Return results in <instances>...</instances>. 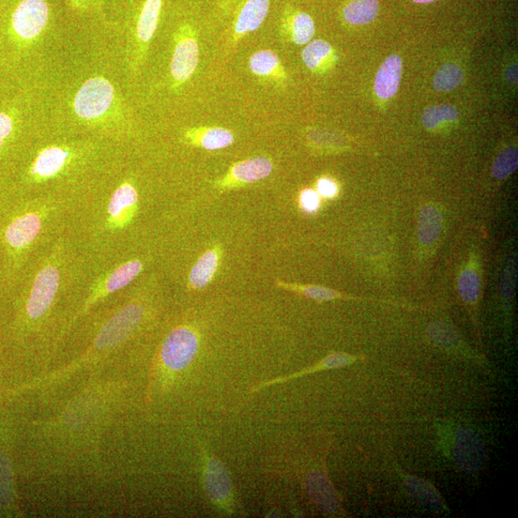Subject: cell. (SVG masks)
<instances>
[{
	"mask_svg": "<svg viewBox=\"0 0 518 518\" xmlns=\"http://www.w3.org/2000/svg\"><path fill=\"white\" fill-rule=\"evenodd\" d=\"M457 291L475 328L477 340L481 342L478 313L483 293V267L476 249L468 252L457 273Z\"/></svg>",
	"mask_w": 518,
	"mask_h": 518,
	"instance_id": "6",
	"label": "cell"
},
{
	"mask_svg": "<svg viewBox=\"0 0 518 518\" xmlns=\"http://www.w3.org/2000/svg\"><path fill=\"white\" fill-rule=\"evenodd\" d=\"M0 287L8 288L3 276L2 270H0Z\"/></svg>",
	"mask_w": 518,
	"mask_h": 518,
	"instance_id": "36",
	"label": "cell"
},
{
	"mask_svg": "<svg viewBox=\"0 0 518 518\" xmlns=\"http://www.w3.org/2000/svg\"><path fill=\"white\" fill-rule=\"evenodd\" d=\"M362 358H364V356H354L347 353H332L324 357L322 360H319L316 364L310 365V367L303 369L300 372L294 373L292 375L273 378L269 381H264V383L259 384L257 386H255L252 390V393H257L264 388H268L273 385L282 384L287 383V381L301 378L308 375H312L315 373L328 370L345 368L347 367V365H353L360 361Z\"/></svg>",
	"mask_w": 518,
	"mask_h": 518,
	"instance_id": "21",
	"label": "cell"
},
{
	"mask_svg": "<svg viewBox=\"0 0 518 518\" xmlns=\"http://www.w3.org/2000/svg\"><path fill=\"white\" fill-rule=\"evenodd\" d=\"M236 0H221V8L223 11L230 10Z\"/></svg>",
	"mask_w": 518,
	"mask_h": 518,
	"instance_id": "34",
	"label": "cell"
},
{
	"mask_svg": "<svg viewBox=\"0 0 518 518\" xmlns=\"http://www.w3.org/2000/svg\"><path fill=\"white\" fill-rule=\"evenodd\" d=\"M49 21L47 0H22L12 14L11 26L20 40L32 42L42 34Z\"/></svg>",
	"mask_w": 518,
	"mask_h": 518,
	"instance_id": "9",
	"label": "cell"
},
{
	"mask_svg": "<svg viewBox=\"0 0 518 518\" xmlns=\"http://www.w3.org/2000/svg\"><path fill=\"white\" fill-rule=\"evenodd\" d=\"M182 139L190 146L217 151L233 145L235 134L224 127L196 126L186 129L182 133Z\"/></svg>",
	"mask_w": 518,
	"mask_h": 518,
	"instance_id": "20",
	"label": "cell"
},
{
	"mask_svg": "<svg viewBox=\"0 0 518 518\" xmlns=\"http://www.w3.org/2000/svg\"><path fill=\"white\" fill-rule=\"evenodd\" d=\"M251 72L262 82L278 88H284L288 75L277 53L270 50L254 52L249 59Z\"/></svg>",
	"mask_w": 518,
	"mask_h": 518,
	"instance_id": "18",
	"label": "cell"
},
{
	"mask_svg": "<svg viewBox=\"0 0 518 518\" xmlns=\"http://www.w3.org/2000/svg\"><path fill=\"white\" fill-rule=\"evenodd\" d=\"M328 452V448L322 450L321 454L314 456L313 463L301 464V467L303 470L299 476L302 477L304 490L319 511L328 514L341 515L345 511L342 509L338 493L328 477L326 466Z\"/></svg>",
	"mask_w": 518,
	"mask_h": 518,
	"instance_id": "4",
	"label": "cell"
},
{
	"mask_svg": "<svg viewBox=\"0 0 518 518\" xmlns=\"http://www.w3.org/2000/svg\"><path fill=\"white\" fill-rule=\"evenodd\" d=\"M270 10V0H244L232 24L228 51L235 50L239 42L256 32L265 22Z\"/></svg>",
	"mask_w": 518,
	"mask_h": 518,
	"instance_id": "12",
	"label": "cell"
},
{
	"mask_svg": "<svg viewBox=\"0 0 518 518\" xmlns=\"http://www.w3.org/2000/svg\"><path fill=\"white\" fill-rule=\"evenodd\" d=\"M273 170V162L266 157L244 160L233 164L222 178L213 182V186L221 191L245 188L266 179Z\"/></svg>",
	"mask_w": 518,
	"mask_h": 518,
	"instance_id": "11",
	"label": "cell"
},
{
	"mask_svg": "<svg viewBox=\"0 0 518 518\" xmlns=\"http://www.w3.org/2000/svg\"><path fill=\"white\" fill-rule=\"evenodd\" d=\"M377 13V0H353L344 8L343 16L349 24L361 25L372 23Z\"/></svg>",
	"mask_w": 518,
	"mask_h": 518,
	"instance_id": "26",
	"label": "cell"
},
{
	"mask_svg": "<svg viewBox=\"0 0 518 518\" xmlns=\"http://www.w3.org/2000/svg\"><path fill=\"white\" fill-rule=\"evenodd\" d=\"M139 192L130 180H125L113 192L106 208V226L119 228L127 226L138 209Z\"/></svg>",
	"mask_w": 518,
	"mask_h": 518,
	"instance_id": "14",
	"label": "cell"
},
{
	"mask_svg": "<svg viewBox=\"0 0 518 518\" xmlns=\"http://www.w3.org/2000/svg\"><path fill=\"white\" fill-rule=\"evenodd\" d=\"M73 159L66 146L52 145L42 149L30 166L29 176L35 181L49 180L62 173Z\"/></svg>",
	"mask_w": 518,
	"mask_h": 518,
	"instance_id": "16",
	"label": "cell"
},
{
	"mask_svg": "<svg viewBox=\"0 0 518 518\" xmlns=\"http://www.w3.org/2000/svg\"><path fill=\"white\" fill-rule=\"evenodd\" d=\"M279 30L283 41L303 45L308 44L313 39L315 23L307 13L286 7L281 14Z\"/></svg>",
	"mask_w": 518,
	"mask_h": 518,
	"instance_id": "19",
	"label": "cell"
},
{
	"mask_svg": "<svg viewBox=\"0 0 518 518\" xmlns=\"http://www.w3.org/2000/svg\"><path fill=\"white\" fill-rule=\"evenodd\" d=\"M402 476L408 493L421 504L436 512L448 510L444 498L430 481L408 475H402Z\"/></svg>",
	"mask_w": 518,
	"mask_h": 518,
	"instance_id": "23",
	"label": "cell"
},
{
	"mask_svg": "<svg viewBox=\"0 0 518 518\" xmlns=\"http://www.w3.org/2000/svg\"><path fill=\"white\" fill-rule=\"evenodd\" d=\"M221 251L218 247L207 251L192 267L189 287L191 291H201L215 278L219 266Z\"/></svg>",
	"mask_w": 518,
	"mask_h": 518,
	"instance_id": "24",
	"label": "cell"
},
{
	"mask_svg": "<svg viewBox=\"0 0 518 518\" xmlns=\"http://www.w3.org/2000/svg\"><path fill=\"white\" fill-rule=\"evenodd\" d=\"M302 62L313 72L327 69L335 60L334 51L329 42L315 40L308 43L301 52Z\"/></svg>",
	"mask_w": 518,
	"mask_h": 518,
	"instance_id": "25",
	"label": "cell"
},
{
	"mask_svg": "<svg viewBox=\"0 0 518 518\" xmlns=\"http://www.w3.org/2000/svg\"><path fill=\"white\" fill-rule=\"evenodd\" d=\"M148 321V309L133 299L104 315L88 333L87 345L66 356L51 370L25 381L17 392L38 394L42 402L79 381L102 372L135 368L127 348Z\"/></svg>",
	"mask_w": 518,
	"mask_h": 518,
	"instance_id": "2",
	"label": "cell"
},
{
	"mask_svg": "<svg viewBox=\"0 0 518 518\" xmlns=\"http://www.w3.org/2000/svg\"><path fill=\"white\" fill-rule=\"evenodd\" d=\"M446 227L444 208L439 204H423L417 222V252L422 261L432 257L443 239Z\"/></svg>",
	"mask_w": 518,
	"mask_h": 518,
	"instance_id": "7",
	"label": "cell"
},
{
	"mask_svg": "<svg viewBox=\"0 0 518 518\" xmlns=\"http://www.w3.org/2000/svg\"><path fill=\"white\" fill-rule=\"evenodd\" d=\"M426 339L443 352L471 360L485 363L483 356L476 354L463 339L461 334L452 325L444 321H434L426 328Z\"/></svg>",
	"mask_w": 518,
	"mask_h": 518,
	"instance_id": "13",
	"label": "cell"
},
{
	"mask_svg": "<svg viewBox=\"0 0 518 518\" xmlns=\"http://www.w3.org/2000/svg\"><path fill=\"white\" fill-rule=\"evenodd\" d=\"M516 278V254L513 253L508 254L504 263L501 264L498 283L500 311L506 340H509L513 328Z\"/></svg>",
	"mask_w": 518,
	"mask_h": 518,
	"instance_id": "15",
	"label": "cell"
},
{
	"mask_svg": "<svg viewBox=\"0 0 518 518\" xmlns=\"http://www.w3.org/2000/svg\"><path fill=\"white\" fill-rule=\"evenodd\" d=\"M69 2L75 7V8H81L88 0H69Z\"/></svg>",
	"mask_w": 518,
	"mask_h": 518,
	"instance_id": "35",
	"label": "cell"
},
{
	"mask_svg": "<svg viewBox=\"0 0 518 518\" xmlns=\"http://www.w3.org/2000/svg\"><path fill=\"white\" fill-rule=\"evenodd\" d=\"M275 284L278 287L284 289V291H291L299 294L301 296L311 299L319 303L334 301H373L379 303H386V304H392V306L394 307H403L407 309L409 308L408 304L406 303L393 301L389 300H380L375 298H365V297L348 295L340 292L338 291H335V289L322 285L285 282L280 280H275Z\"/></svg>",
	"mask_w": 518,
	"mask_h": 518,
	"instance_id": "17",
	"label": "cell"
},
{
	"mask_svg": "<svg viewBox=\"0 0 518 518\" xmlns=\"http://www.w3.org/2000/svg\"><path fill=\"white\" fill-rule=\"evenodd\" d=\"M163 0H144L138 20H136L134 35V51L132 69L138 70L144 62L150 43L157 32Z\"/></svg>",
	"mask_w": 518,
	"mask_h": 518,
	"instance_id": "10",
	"label": "cell"
},
{
	"mask_svg": "<svg viewBox=\"0 0 518 518\" xmlns=\"http://www.w3.org/2000/svg\"><path fill=\"white\" fill-rule=\"evenodd\" d=\"M203 481L208 497L220 510L233 513L234 489L230 472L216 456L205 455Z\"/></svg>",
	"mask_w": 518,
	"mask_h": 518,
	"instance_id": "8",
	"label": "cell"
},
{
	"mask_svg": "<svg viewBox=\"0 0 518 518\" xmlns=\"http://www.w3.org/2000/svg\"><path fill=\"white\" fill-rule=\"evenodd\" d=\"M518 167V152L515 147L502 150L492 166V174L497 180H507Z\"/></svg>",
	"mask_w": 518,
	"mask_h": 518,
	"instance_id": "27",
	"label": "cell"
},
{
	"mask_svg": "<svg viewBox=\"0 0 518 518\" xmlns=\"http://www.w3.org/2000/svg\"><path fill=\"white\" fill-rule=\"evenodd\" d=\"M316 190H303L299 197V204L304 212L315 213L321 206V198Z\"/></svg>",
	"mask_w": 518,
	"mask_h": 518,
	"instance_id": "30",
	"label": "cell"
},
{
	"mask_svg": "<svg viewBox=\"0 0 518 518\" xmlns=\"http://www.w3.org/2000/svg\"><path fill=\"white\" fill-rule=\"evenodd\" d=\"M506 78L511 81V82H516L517 80V67H512L506 74Z\"/></svg>",
	"mask_w": 518,
	"mask_h": 518,
	"instance_id": "33",
	"label": "cell"
},
{
	"mask_svg": "<svg viewBox=\"0 0 518 518\" xmlns=\"http://www.w3.org/2000/svg\"><path fill=\"white\" fill-rule=\"evenodd\" d=\"M171 63V87L178 89L186 85L200 62V44L196 28L189 23L180 24L173 37Z\"/></svg>",
	"mask_w": 518,
	"mask_h": 518,
	"instance_id": "5",
	"label": "cell"
},
{
	"mask_svg": "<svg viewBox=\"0 0 518 518\" xmlns=\"http://www.w3.org/2000/svg\"><path fill=\"white\" fill-rule=\"evenodd\" d=\"M464 79L462 69L454 64L441 67L433 79L434 88L438 91H449L458 88Z\"/></svg>",
	"mask_w": 518,
	"mask_h": 518,
	"instance_id": "29",
	"label": "cell"
},
{
	"mask_svg": "<svg viewBox=\"0 0 518 518\" xmlns=\"http://www.w3.org/2000/svg\"><path fill=\"white\" fill-rule=\"evenodd\" d=\"M73 111L87 125H103L119 111L114 85L103 76L88 79L74 97Z\"/></svg>",
	"mask_w": 518,
	"mask_h": 518,
	"instance_id": "3",
	"label": "cell"
},
{
	"mask_svg": "<svg viewBox=\"0 0 518 518\" xmlns=\"http://www.w3.org/2000/svg\"><path fill=\"white\" fill-rule=\"evenodd\" d=\"M416 4H431L436 2V0H413Z\"/></svg>",
	"mask_w": 518,
	"mask_h": 518,
	"instance_id": "37",
	"label": "cell"
},
{
	"mask_svg": "<svg viewBox=\"0 0 518 518\" xmlns=\"http://www.w3.org/2000/svg\"><path fill=\"white\" fill-rule=\"evenodd\" d=\"M402 74V60L398 55L388 57L376 73L375 90L381 99H389L398 93Z\"/></svg>",
	"mask_w": 518,
	"mask_h": 518,
	"instance_id": "22",
	"label": "cell"
},
{
	"mask_svg": "<svg viewBox=\"0 0 518 518\" xmlns=\"http://www.w3.org/2000/svg\"><path fill=\"white\" fill-rule=\"evenodd\" d=\"M317 192L326 199H333L339 192L337 182L328 178L319 179L317 182Z\"/></svg>",
	"mask_w": 518,
	"mask_h": 518,
	"instance_id": "31",
	"label": "cell"
},
{
	"mask_svg": "<svg viewBox=\"0 0 518 518\" xmlns=\"http://www.w3.org/2000/svg\"><path fill=\"white\" fill-rule=\"evenodd\" d=\"M134 371L96 374L49 399H56L51 412L32 422L42 472L68 474L97 462L105 438L135 401Z\"/></svg>",
	"mask_w": 518,
	"mask_h": 518,
	"instance_id": "1",
	"label": "cell"
},
{
	"mask_svg": "<svg viewBox=\"0 0 518 518\" xmlns=\"http://www.w3.org/2000/svg\"><path fill=\"white\" fill-rule=\"evenodd\" d=\"M14 125L11 116L5 113H0V149H2L13 132Z\"/></svg>",
	"mask_w": 518,
	"mask_h": 518,
	"instance_id": "32",
	"label": "cell"
},
{
	"mask_svg": "<svg viewBox=\"0 0 518 518\" xmlns=\"http://www.w3.org/2000/svg\"><path fill=\"white\" fill-rule=\"evenodd\" d=\"M459 114L453 106L437 105L426 109L421 116V122L426 129H435L445 122H453Z\"/></svg>",
	"mask_w": 518,
	"mask_h": 518,
	"instance_id": "28",
	"label": "cell"
}]
</instances>
